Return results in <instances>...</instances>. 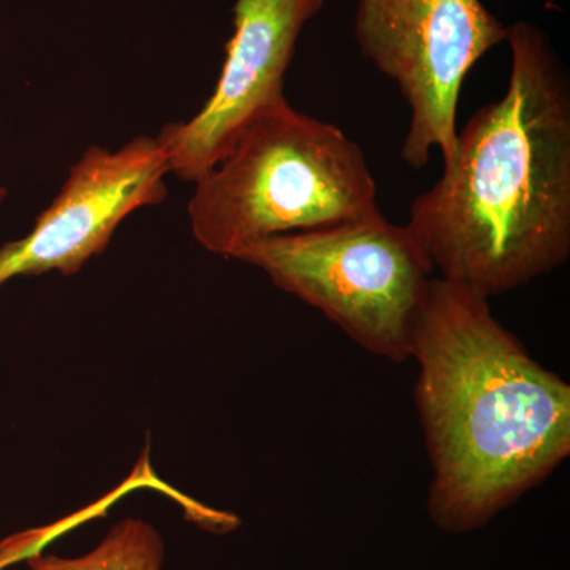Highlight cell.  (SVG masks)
<instances>
[{
	"instance_id": "obj_9",
	"label": "cell",
	"mask_w": 570,
	"mask_h": 570,
	"mask_svg": "<svg viewBox=\"0 0 570 570\" xmlns=\"http://www.w3.org/2000/svg\"><path fill=\"white\" fill-rule=\"evenodd\" d=\"M6 195H7V190L0 189V205H2L3 198H6Z\"/></svg>"
},
{
	"instance_id": "obj_6",
	"label": "cell",
	"mask_w": 570,
	"mask_h": 570,
	"mask_svg": "<svg viewBox=\"0 0 570 570\" xmlns=\"http://www.w3.org/2000/svg\"><path fill=\"white\" fill-rule=\"evenodd\" d=\"M168 174L157 137L138 135L118 151L86 149L31 234L0 247V287L13 277L80 272L107 249L130 214L163 204Z\"/></svg>"
},
{
	"instance_id": "obj_4",
	"label": "cell",
	"mask_w": 570,
	"mask_h": 570,
	"mask_svg": "<svg viewBox=\"0 0 570 570\" xmlns=\"http://www.w3.org/2000/svg\"><path fill=\"white\" fill-rule=\"evenodd\" d=\"M235 261L262 269L276 287L316 307L371 355L411 358L433 265L407 225L377 213L325 230L272 236Z\"/></svg>"
},
{
	"instance_id": "obj_7",
	"label": "cell",
	"mask_w": 570,
	"mask_h": 570,
	"mask_svg": "<svg viewBox=\"0 0 570 570\" xmlns=\"http://www.w3.org/2000/svg\"><path fill=\"white\" fill-rule=\"evenodd\" d=\"M322 7L324 0H236L235 32L213 96L190 121L167 124L157 135L170 174L198 181L262 111L285 99L296 41Z\"/></svg>"
},
{
	"instance_id": "obj_3",
	"label": "cell",
	"mask_w": 570,
	"mask_h": 570,
	"mask_svg": "<svg viewBox=\"0 0 570 570\" xmlns=\"http://www.w3.org/2000/svg\"><path fill=\"white\" fill-rule=\"evenodd\" d=\"M194 184L187 213L195 239L225 258L272 236L325 230L381 213L362 148L287 99L262 111Z\"/></svg>"
},
{
	"instance_id": "obj_5",
	"label": "cell",
	"mask_w": 570,
	"mask_h": 570,
	"mask_svg": "<svg viewBox=\"0 0 570 570\" xmlns=\"http://www.w3.org/2000/svg\"><path fill=\"white\" fill-rule=\"evenodd\" d=\"M355 39L409 105L401 159L419 170L439 149L450 163L463 82L487 52L508 39V28L482 0H358Z\"/></svg>"
},
{
	"instance_id": "obj_8",
	"label": "cell",
	"mask_w": 570,
	"mask_h": 570,
	"mask_svg": "<svg viewBox=\"0 0 570 570\" xmlns=\"http://www.w3.org/2000/svg\"><path fill=\"white\" fill-rule=\"evenodd\" d=\"M26 558L31 570H163L164 542L151 524L126 519L81 557L61 558L36 551Z\"/></svg>"
},
{
	"instance_id": "obj_1",
	"label": "cell",
	"mask_w": 570,
	"mask_h": 570,
	"mask_svg": "<svg viewBox=\"0 0 570 570\" xmlns=\"http://www.w3.org/2000/svg\"><path fill=\"white\" fill-rule=\"evenodd\" d=\"M504 96L471 116L407 227L442 279L483 298L554 272L570 255V82L538 26L508 28Z\"/></svg>"
},
{
	"instance_id": "obj_2",
	"label": "cell",
	"mask_w": 570,
	"mask_h": 570,
	"mask_svg": "<svg viewBox=\"0 0 570 570\" xmlns=\"http://www.w3.org/2000/svg\"><path fill=\"white\" fill-rule=\"evenodd\" d=\"M490 299L433 277L411 358L439 530H482L570 455V387L491 313Z\"/></svg>"
}]
</instances>
